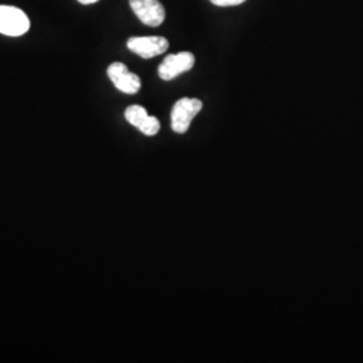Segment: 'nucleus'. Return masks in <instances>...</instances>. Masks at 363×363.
I'll return each mask as SVG.
<instances>
[{
    "instance_id": "1",
    "label": "nucleus",
    "mask_w": 363,
    "mask_h": 363,
    "mask_svg": "<svg viewBox=\"0 0 363 363\" xmlns=\"http://www.w3.org/2000/svg\"><path fill=\"white\" fill-rule=\"evenodd\" d=\"M202 101L198 99L183 97L178 100L171 112V128L177 133H184L190 128V124L202 109Z\"/></svg>"
},
{
    "instance_id": "2",
    "label": "nucleus",
    "mask_w": 363,
    "mask_h": 363,
    "mask_svg": "<svg viewBox=\"0 0 363 363\" xmlns=\"http://www.w3.org/2000/svg\"><path fill=\"white\" fill-rule=\"evenodd\" d=\"M30 28V19L21 9L13 6H0V34L21 37Z\"/></svg>"
},
{
    "instance_id": "3",
    "label": "nucleus",
    "mask_w": 363,
    "mask_h": 363,
    "mask_svg": "<svg viewBox=\"0 0 363 363\" xmlns=\"http://www.w3.org/2000/svg\"><path fill=\"white\" fill-rule=\"evenodd\" d=\"M195 64L194 54L190 52H182L178 54H171L164 58L160 64L157 73L159 77L164 81H171L178 77L182 73H186L193 69Z\"/></svg>"
},
{
    "instance_id": "4",
    "label": "nucleus",
    "mask_w": 363,
    "mask_h": 363,
    "mask_svg": "<svg viewBox=\"0 0 363 363\" xmlns=\"http://www.w3.org/2000/svg\"><path fill=\"white\" fill-rule=\"evenodd\" d=\"M130 4L135 15L147 26H160L166 19V10L159 0H130Z\"/></svg>"
},
{
    "instance_id": "5",
    "label": "nucleus",
    "mask_w": 363,
    "mask_h": 363,
    "mask_svg": "<svg viewBox=\"0 0 363 363\" xmlns=\"http://www.w3.org/2000/svg\"><path fill=\"white\" fill-rule=\"evenodd\" d=\"M108 76L117 89L125 94H135L140 91L142 81L138 74L132 73L121 62H113L108 67Z\"/></svg>"
},
{
    "instance_id": "6",
    "label": "nucleus",
    "mask_w": 363,
    "mask_h": 363,
    "mask_svg": "<svg viewBox=\"0 0 363 363\" xmlns=\"http://www.w3.org/2000/svg\"><path fill=\"white\" fill-rule=\"evenodd\" d=\"M127 46L130 52L148 60L167 52L169 40L164 37H133L128 39Z\"/></svg>"
},
{
    "instance_id": "7",
    "label": "nucleus",
    "mask_w": 363,
    "mask_h": 363,
    "mask_svg": "<svg viewBox=\"0 0 363 363\" xmlns=\"http://www.w3.org/2000/svg\"><path fill=\"white\" fill-rule=\"evenodd\" d=\"M150 115L147 113V111L140 105H130L125 109V118L127 121L132 124L133 127H136L138 130H140L144 125V123L147 121V118Z\"/></svg>"
},
{
    "instance_id": "8",
    "label": "nucleus",
    "mask_w": 363,
    "mask_h": 363,
    "mask_svg": "<svg viewBox=\"0 0 363 363\" xmlns=\"http://www.w3.org/2000/svg\"><path fill=\"white\" fill-rule=\"evenodd\" d=\"M160 130V123L155 116H150L147 118V121L144 123L143 127L140 130L147 136H154Z\"/></svg>"
},
{
    "instance_id": "9",
    "label": "nucleus",
    "mask_w": 363,
    "mask_h": 363,
    "mask_svg": "<svg viewBox=\"0 0 363 363\" xmlns=\"http://www.w3.org/2000/svg\"><path fill=\"white\" fill-rule=\"evenodd\" d=\"M210 1L218 7H232V6L242 4L245 0H210Z\"/></svg>"
},
{
    "instance_id": "10",
    "label": "nucleus",
    "mask_w": 363,
    "mask_h": 363,
    "mask_svg": "<svg viewBox=\"0 0 363 363\" xmlns=\"http://www.w3.org/2000/svg\"><path fill=\"white\" fill-rule=\"evenodd\" d=\"M81 4H93V3H96V1H99V0H78Z\"/></svg>"
}]
</instances>
